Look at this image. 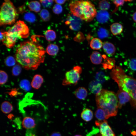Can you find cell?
Returning <instances> with one entry per match:
<instances>
[{
  "label": "cell",
  "instance_id": "11",
  "mask_svg": "<svg viewBox=\"0 0 136 136\" xmlns=\"http://www.w3.org/2000/svg\"><path fill=\"white\" fill-rule=\"evenodd\" d=\"M23 127L29 130L34 128L36 126L34 119L32 118L26 116L24 117L22 122Z\"/></svg>",
  "mask_w": 136,
  "mask_h": 136
},
{
  "label": "cell",
  "instance_id": "24",
  "mask_svg": "<svg viewBox=\"0 0 136 136\" xmlns=\"http://www.w3.org/2000/svg\"><path fill=\"white\" fill-rule=\"evenodd\" d=\"M28 6L29 10L36 12H38L41 10V4L37 1H31L29 3Z\"/></svg>",
  "mask_w": 136,
  "mask_h": 136
},
{
  "label": "cell",
  "instance_id": "38",
  "mask_svg": "<svg viewBox=\"0 0 136 136\" xmlns=\"http://www.w3.org/2000/svg\"><path fill=\"white\" fill-rule=\"evenodd\" d=\"M124 0H113L112 1L113 3L116 6L113 12V13L115 12L117 10L118 7L120 6H123L125 1Z\"/></svg>",
  "mask_w": 136,
  "mask_h": 136
},
{
  "label": "cell",
  "instance_id": "3",
  "mask_svg": "<svg viewBox=\"0 0 136 136\" xmlns=\"http://www.w3.org/2000/svg\"><path fill=\"white\" fill-rule=\"evenodd\" d=\"M95 100L98 107L101 108L105 111L106 119L117 115L118 108V100L114 92L102 89L96 94Z\"/></svg>",
  "mask_w": 136,
  "mask_h": 136
},
{
  "label": "cell",
  "instance_id": "13",
  "mask_svg": "<svg viewBox=\"0 0 136 136\" xmlns=\"http://www.w3.org/2000/svg\"><path fill=\"white\" fill-rule=\"evenodd\" d=\"M103 47L104 51L108 56H112L115 54L116 48L112 43L108 42H105L103 44Z\"/></svg>",
  "mask_w": 136,
  "mask_h": 136
},
{
  "label": "cell",
  "instance_id": "33",
  "mask_svg": "<svg viewBox=\"0 0 136 136\" xmlns=\"http://www.w3.org/2000/svg\"><path fill=\"white\" fill-rule=\"evenodd\" d=\"M16 59L13 57L9 56L6 58L5 62L7 66H12L15 65L16 62Z\"/></svg>",
  "mask_w": 136,
  "mask_h": 136
},
{
  "label": "cell",
  "instance_id": "31",
  "mask_svg": "<svg viewBox=\"0 0 136 136\" xmlns=\"http://www.w3.org/2000/svg\"><path fill=\"white\" fill-rule=\"evenodd\" d=\"M24 19L28 22L32 23L34 22L36 20V17L35 15L30 12H27L24 16Z\"/></svg>",
  "mask_w": 136,
  "mask_h": 136
},
{
  "label": "cell",
  "instance_id": "12",
  "mask_svg": "<svg viewBox=\"0 0 136 136\" xmlns=\"http://www.w3.org/2000/svg\"><path fill=\"white\" fill-rule=\"evenodd\" d=\"M101 84L96 80L91 81L89 85V90L91 93L97 94L102 90V86Z\"/></svg>",
  "mask_w": 136,
  "mask_h": 136
},
{
  "label": "cell",
  "instance_id": "6",
  "mask_svg": "<svg viewBox=\"0 0 136 136\" xmlns=\"http://www.w3.org/2000/svg\"><path fill=\"white\" fill-rule=\"evenodd\" d=\"M17 15L16 9L12 2L9 0H5L1 7L0 25H11L15 23Z\"/></svg>",
  "mask_w": 136,
  "mask_h": 136
},
{
  "label": "cell",
  "instance_id": "22",
  "mask_svg": "<svg viewBox=\"0 0 136 136\" xmlns=\"http://www.w3.org/2000/svg\"><path fill=\"white\" fill-rule=\"evenodd\" d=\"M59 50L58 46L55 44H51L49 45L46 48V51L49 55L54 56L56 55Z\"/></svg>",
  "mask_w": 136,
  "mask_h": 136
},
{
  "label": "cell",
  "instance_id": "1",
  "mask_svg": "<svg viewBox=\"0 0 136 136\" xmlns=\"http://www.w3.org/2000/svg\"><path fill=\"white\" fill-rule=\"evenodd\" d=\"M36 36H33L30 40L20 43L16 50V61L26 70H36L44 61L46 51Z\"/></svg>",
  "mask_w": 136,
  "mask_h": 136
},
{
  "label": "cell",
  "instance_id": "5",
  "mask_svg": "<svg viewBox=\"0 0 136 136\" xmlns=\"http://www.w3.org/2000/svg\"><path fill=\"white\" fill-rule=\"evenodd\" d=\"M69 7L73 15L86 22L92 20L97 14L94 5L88 1H72Z\"/></svg>",
  "mask_w": 136,
  "mask_h": 136
},
{
  "label": "cell",
  "instance_id": "18",
  "mask_svg": "<svg viewBox=\"0 0 136 136\" xmlns=\"http://www.w3.org/2000/svg\"><path fill=\"white\" fill-rule=\"evenodd\" d=\"M110 30L113 35L116 36L120 34L123 31L122 25L116 22L112 24L110 26Z\"/></svg>",
  "mask_w": 136,
  "mask_h": 136
},
{
  "label": "cell",
  "instance_id": "28",
  "mask_svg": "<svg viewBox=\"0 0 136 136\" xmlns=\"http://www.w3.org/2000/svg\"><path fill=\"white\" fill-rule=\"evenodd\" d=\"M45 36L46 40L49 41L54 40L56 38L55 32L52 30H48L45 33Z\"/></svg>",
  "mask_w": 136,
  "mask_h": 136
},
{
  "label": "cell",
  "instance_id": "25",
  "mask_svg": "<svg viewBox=\"0 0 136 136\" xmlns=\"http://www.w3.org/2000/svg\"><path fill=\"white\" fill-rule=\"evenodd\" d=\"M95 115L99 121H102L106 119L105 113L104 111L100 108L98 107L95 112Z\"/></svg>",
  "mask_w": 136,
  "mask_h": 136
},
{
  "label": "cell",
  "instance_id": "9",
  "mask_svg": "<svg viewBox=\"0 0 136 136\" xmlns=\"http://www.w3.org/2000/svg\"><path fill=\"white\" fill-rule=\"evenodd\" d=\"M65 24L69 26L71 30H77L80 28L81 25V19L73 15H69Z\"/></svg>",
  "mask_w": 136,
  "mask_h": 136
},
{
  "label": "cell",
  "instance_id": "20",
  "mask_svg": "<svg viewBox=\"0 0 136 136\" xmlns=\"http://www.w3.org/2000/svg\"><path fill=\"white\" fill-rule=\"evenodd\" d=\"M102 56L104 59L103 64L105 69H111L114 67L115 60L113 59L108 57L105 55H103Z\"/></svg>",
  "mask_w": 136,
  "mask_h": 136
},
{
  "label": "cell",
  "instance_id": "10",
  "mask_svg": "<svg viewBox=\"0 0 136 136\" xmlns=\"http://www.w3.org/2000/svg\"><path fill=\"white\" fill-rule=\"evenodd\" d=\"M116 95L118 100V108H121L131 99L128 94L121 89L118 91Z\"/></svg>",
  "mask_w": 136,
  "mask_h": 136
},
{
  "label": "cell",
  "instance_id": "15",
  "mask_svg": "<svg viewBox=\"0 0 136 136\" xmlns=\"http://www.w3.org/2000/svg\"><path fill=\"white\" fill-rule=\"evenodd\" d=\"M96 17L98 22L101 23H104L108 20L109 15L107 11L100 10L97 13Z\"/></svg>",
  "mask_w": 136,
  "mask_h": 136
},
{
  "label": "cell",
  "instance_id": "45",
  "mask_svg": "<svg viewBox=\"0 0 136 136\" xmlns=\"http://www.w3.org/2000/svg\"><path fill=\"white\" fill-rule=\"evenodd\" d=\"M74 136H82L80 135L77 134V135H74Z\"/></svg>",
  "mask_w": 136,
  "mask_h": 136
},
{
  "label": "cell",
  "instance_id": "4",
  "mask_svg": "<svg viewBox=\"0 0 136 136\" xmlns=\"http://www.w3.org/2000/svg\"><path fill=\"white\" fill-rule=\"evenodd\" d=\"M29 35L28 26L23 21H17L7 31L1 32L0 40L8 48H11L18 39L27 38Z\"/></svg>",
  "mask_w": 136,
  "mask_h": 136
},
{
  "label": "cell",
  "instance_id": "29",
  "mask_svg": "<svg viewBox=\"0 0 136 136\" xmlns=\"http://www.w3.org/2000/svg\"><path fill=\"white\" fill-rule=\"evenodd\" d=\"M19 86L20 87L24 90L28 91L30 90L31 85L28 80L23 79L20 82Z\"/></svg>",
  "mask_w": 136,
  "mask_h": 136
},
{
  "label": "cell",
  "instance_id": "32",
  "mask_svg": "<svg viewBox=\"0 0 136 136\" xmlns=\"http://www.w3.org/2000/svg\"><path fill=\"white\" fill-rule=\"evenodd\" d=\"M110 4L109 2L106 0L100 1L99 3V8L101 10L106 11L110 8Z\"/></svg>",
  "mask_w": 136,
  "mask_h": 136
},
{
  "label": "cell",
  "instance_id": "39",
  "mask_svg": "<svg viewBox=\"0 0 136 136\" xmlns=\"http://www.w3.org/2000/svg\"><path fill=\"white\" fill-rule=\"evenodd\" d=\"M40 1L44 7L49 8L52 6L53 3V1L40 0Z\"/></svg>",
  "mask_w": 136,
  "mask_h": 136
},
{
  "label": "cell",
  "instance_id": "19",
  "mask_svg": "<svg viewBox=\"0 0 136 136\" xmlns=\"http://www.w3.org/2000/svg\"><path fill=\"white\" fill-rule=\"evenodd\" d=\"M81 116L84 121L88 122L91 121L93 118V112L92 111L89 109H85L82 112Z\"/></svg>",
  "mask_w": 136,
  "mask_h": 136
},
{
  "label": "cell",
  "instance_id": "43",
  "mask_svg": "<svg viewBox=\"0 0 136 136\" xmlns=\"http://www.w3.org/2000/svg\"><path fill=\"white\" fill-rule=\"evenodd\" d=\"M54 1L57 4L60 5L64 3L66 0H55Z\"/></svg>",
  "mask_w": 136,
  "mask_h": 136
},
{
  "label": "cell",
  "instance_id": "34",
  "mask_svg": "<svg viewBox=\"0 0 136 136\" xmlns=\"http://www.w3.org/2000/svg\"><path fill=\"white\" fill-rule=\"evenodd\" d=\"M98 37L100 39H104L107 37L109 35L108 31L106 29L101 28H100L97 32Z\"/></svg>",
  "mask_w": 136,
  "mask_h": 136
},
{
  "label": "cell",
  "instance_id": "36",
  "mask_svg": "<svg viewBox=\"0 0 136 136\" xmlns=\"http://www.w3.org/2000/svg\"><path fill=\"white\" fill-rule=\"evenodd\" d=\"M21 71V66L19 64L15 65L13 67L12 70V75L17 76L20 74Z\"/></svg>",
  "mask_w": 136,
  "mask_h": 136
},
{
  "label": "cell",
  "instance_id": "14",
  "mask_svg": "<svg viewBox=\"0 0 136 136\" xmlns=\"http://www.w3.org/2000/svg\"><path fill=\"white\" fill-rule=\"evenodd\" d=\"M44 81L42 76L39 74L35 75L31 82V86L33 88L38 89L41 87Z\"/></svg>",
  "mask_w": 136,
  "mask_h": 136
},
{
  "label": "cell",
  "instance_id": "17",
  "mask_svg": "<svg viewBox=\"0 0 136 136\" xmlns=\"http://www.w3.org/2000/svg\"><path fill=\"white\" fill-rule=\"evenodd\" d=\"M103 56L98 52L94 51L90 56L91 62L95 64H99L101 63L102 61Z\"/></svg>",
  "mask_w": 136,
  "mask_h": 136
},
{
  "label": "cell",
  "instance_id": "7",
  "mask_svg": "<svg viewBox=\"0 0 136 136\" xmlns=\"http://www.w3.org/2000/svg\"><path fill=\"white\" fill-rule=\"evenodd\" d=\"M80 78V74L73 69L66 73L65 77L63 80L62 84L65 85L76 84Z\"/></svg>",
  "mask_w": 136,
  "mask_h": 136
},
{
  "label": "cell",
  "instance_id": "37",
  "mask_svg": "<svg viewBox=\"0 0 136 136\" xmlns=\"http://www.w3.org/2000/svg\"><path fill=\"white\" fill-rule=\"evenodd\" d=\"M52 10L55 14H58L62 12V8L60 5L57 4L54 5Z\"/></svg>",
  "mask_w": 136,
  "mask_h": 136
},
{
  "label": "cell",
  "instance_id": "30",
  "mask_svg": "<svg viewBox=\"0 0 136 136\" xmlns=\"http://www.w3.org/2000/svg\"><path fill=\"white\" fill-rule=\"evenodd\" d=\"M40 15L42 19L44 21H48L50 18V13L49 12L45 9H43L41 11Z\"/></svg>",
  "mask_w": 136,
  "mask_h": 136
},
{
  "label": "cell",
  "instance_id": "26",
  "mask_svg": "<svg viewBox=\"0 0 136 136\" xmlns=\"http://www.w3.org/2000/svg\"><path fill=\"white\" fill-rule=\"evenodd\" d=\"M96 80L101 83H103L110 79L109 77L102 71L96 73L95 76Z\"/></svg>",
  "mask_w": 136,
  "mask_h": 136
},
{
  "label": "cell",
  "instance_id": "16",
  "mask_svg": "<svg viewBox=\"0 0 136 136\" xmlns=\"http://www.w3.org/2000/svg\"><path fill=\"white\" fill-rule=\"evenodd\" d=\"M88 92L85 88L80 87L77 89L75 91L74 94L76 97L81 100H84L87 95Z\"/></svg>",
  "mask_w": 136,
  "mask_h": 136
},
{
  "label": "cell",
  "instance_id": "44",
  "mask_svg": "<svg viewBox=\"0 0 136 136\" xmlns=\"http://www.w3.org/2000/svg\"><path fill=\"white\" fill-rule=\"evenodd\" d=\"M132 18L134 21L136 22V11L133 13L132 15Z\"/></svg>",
  "mask_w": 136,
  "mask_h": 136
},
{
  "label": "cell",
  "instance_id": "8",
  "mask_svg": "<svg viewBox=\"0 0 136 136\" xmlns=\"http://www.w3.org/2000/svg\"><path fill=\"white\" fill-rule=\"evenodd\" d=\"M96 125L99 127L101 136H115V134L106 120L102 121H95Z\"/></svg>",
  "mask_w": 136,
  "mask_h": 136
},
{
  "label": "cell",
  "instance_id": "27",
  "mask_svg": "<svg viewBox=\"0 0 136 136\" xmlns=\"http://www.w3.org/2000/svg\"><path fill=\"white\" fill-rule=\"evenodd\" d=\"M124 64L130 71H136V58L128 59L124 62Z\"/></svg>",
  "mask_w": 136,
  "mask_h": 136
},
{
  "label": "cell",
  "instance_id": "23",
  "mask_svg": "<svg viewBox=\"0 0 136 136\" xmlns=\"http://www.w3.org/2000/svg\"><path fill=\"white\" fill-rule=\"evenodd\" d=\"M103 44L101 40L98 38H95L93 39L91 41L90 46L91 48L94 50H98L101 48Z\"/></svg>",
  "mask_w": 136,
  "mask_h": 136
},
{
  "label": "cell",
  "instance_id": "35",
  "mask_svg": "<svg viewBox=\"0 0 136 136\" xmlns=\"http://www.w3.org/2000/svg\"><path fill=\"white\" fill-rule=\"evenodd\" d=\"M0 84L1 85L6 83L8 79V75L7 73L3 70L0 71Z\"/></svg>",
  "mask_w": 136,
  "mask_h": 136
},
{
  "label": "cell",
  "instance_id": "41",
  "mask_svg": "<svg viewBox=\"0 0 136 136\" xmlns=\"http://www.w3.org/2000/svg\"><path fill=\"white\" fill-rule=\"evenodd\" d=\"M73 69L76 71L80 74L82 72V69L81 67L79 66H75Z\"/></svg>",
  "mask_w": 136,
  "mask_h": 136
},
{
  "label": "cell",
  "instance_id": "2",
  "mask_svg": "<svg viewBox=\"0 0 136 136\" xmlns=\"http://www.w3.org/2000/svg\"><path fill=\"white\" fill-rule=\"evenodd\" d=\"M110 75L112 79L117 84L119 89L128 94L131 104L136 108V79L127 75L119 66L113 69Z\"/></svg>",
  "mask_w": 136,
  "mask_h": 136
},
{
  "label": "cell",
  "instance_id": "21",
  "mask_svg": "<svg viewBox=\"0 0 136 136\" xmlns=\"http://www.w3.org/2000/svg\"><path fill=\"white\" fill-rule=\"evenodd\" d=\"M1 110L5 114H8L11 112L13 109L12 104L9 102L5 101L2 103L1 105Z\"/></svg>",
  "mask_w": 136,
  "mask_h": 136
},
{
  "label": "cell",
  "instance_id": "42",
  "mask_svg": "<svg viewBox=\"0 0 136 136\" xmlns=\"http://www.w3.org/2000/svg\"><path fill=\"white\" fill-rule=\"evenodd\" d=\"M50 136H62L61 134L58 132L55 131L53 132Z\"/></svg>",
  "mask_w": 136,
  "mask_h": 136
},
{
  "label": "cell",
  "instance_id": "40",
  "mask_svg": "<svg viewBox=\"0 0 136 136\" xmlns=\"http://www.w3.org/2000/svg\"><path fill=\"white\" fill-rule=\"evenodd\" d=\"M18 93V92L16 90V89H14L12 90L11 91L9 92V94L12 96H14L17 95V94Z\"/></svg>",
  "mask_w": 136,
  "mask_h": 136
}]
</instances>
